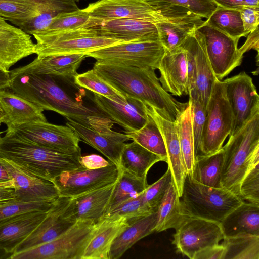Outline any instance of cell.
<instances>
[{
  "mask_svg": "<svg viewBox=\"0 0 259 259\" xmlns=\"http://www.w3.org/2000/svg\"><path fill=\"white\" fill-rule=\"evenodd\" d=\"M31 36L0 16V68L9 71L22 59L34 53Z\"/></svg>",
  "mask_w": 259,
  "mask_h": 259,
  "instance_id": "cell-23",
  "label": "cell"
},
{
  "mask_svg": "<svg viewBox=\"0 0 259 259\" xmlns=\"http://www.w3.org/2000/svg\"><path fill=\"white\" fill-rule=\"evenodd\" d=\"M80 0H76L77 2H78Z\"/></svg>",
  "mask_w": 259,
  "mask_h": 259,
  "instance_id": "cell-63",
  "label": "cell"
},
{
  "mask_svg": "<svg viewBox=\"0 0 259 259\" xmlns=\"http://www.w3.org/2000/svg\"><path fill=\"white\" fill-rule=\"evenodd\" d=\"M146 111L155 120L162 134L167 152L168 168L180 198L187 172L180 145L176 121L164 119L154 108L147 105Z\"/></svg>",
  "mask_w": 259,
  "mask_h": 259,
  "instance_id": "cell-21",
  "label": "cell"
},
{
  "mask_svg": "<svg viewBox=\"0 0 259 259\" xmlns=\"http://www.w3.org/2000/svg\"><path fill=\"white\" fill-rule=\"evenodd\" d=\"M240 193L244 201L259 204V162L253 165L243 177Z\"/></svg>",
  "mask_w": 259,
  "mask_h": 259,
  "instance_id": "cell-48",
  "label": "cell"
},
{
  "mask_svg": "<svg viewBox=\"0 0 259 259\" xmlns=\"http://www.w3.org/2000/svg\"><path fill=\"white\" fill-rule=\"evenodd\" d=\"M238 10L240 13L246 36L258 28L259 7L243 6Z\"/></svg>",
  "mask_w": 259,
  "mask_h": 259,
  "instance_id": "cell-50",
  "label": "cell"
},
{
  "mask_svg": "<svg viewBox=\"0 0 259 259\" xmlns=\"http://www.w3.org/2000/svg\"><path fill=\"white\" fill-rule=\"evenodd\" d=\"M158 69L159 81L166 91L177 96L188 94L186 50L183 43L165 52Z\"/></svg>",
  "mask_w": 259,
  "mask_h": 259,
  "instance_id": "cell-24",
  "label": "cell"
},
{
  "mask_svg": "<svg viewBox=\"0 0 259 259\" xmlns=\"http://www.w3.org/2000/svg\"><path fill=\"white\" fill-rule=\"evenodd\" d=\"M224 247L222 244L206 248L198 252L194 259H222Z\"/></svg>",
  "mask_w": 259,
  "mask_h": 259,
  "instance_id": "cell-53",
  "label": "cell"
},
{
  "mask_svg": "<svg viewBox=\"0 0 259 259\" xmlns=\"http://www.w3.org/2000/svg\"><path fill=\"white\" fill-rule=\"evenodd\" d=\"M55 201L25 202L15 199L1 204L0 225L7 220L25 213L50 209Z\"/></svg>",
  "mask_w": 259,
  "mask_h": 259,
  "instance_id": "cell-45",
  "label": "cell"
},
{
  "mask_svg": "<svg viewBox=\"0 0 259 259\" xmlns=\"http://www.w3.org/2000/svg\"><path fill=\"white\" fill-rule=\"evenodd\" d=\"M7 130L40 146L64 153L81 155L80 140L66 125H56L47 121L33 122Z\"/></svg>",
  "mask_w": 259,
  "mask_h": 259,
  "instance_id": "cell-15",
  "label": "cell"
},
{
  "mask_svg": "<svg viewBox=\"0 0 259 259\" xmlns=\"http://www.w3.org/2000/svg\"><path fill=\"white\" fill-rule=\"evenodd\" d=\"M172 180L171 174L168 168L158 180L149 185L143 192L144 202L153 212L157 211Z\"/></svg>",
  "mask_w": 259,
  "mask_h": 259,
  "instance_id": "cell-47",
  "label": "cell"
},
{
  "mask_svg": "<svg viewBox=\"0 0 259 259\" xmlns=\"http://www.w3.org/2000/svg\"><path fill=\"white\" fill-rule=\"evenodd\" d=\"M180 198L184 214L219 223L245 201L223 187H209L198 183L189 173Z\"/></svg>",
  "mask_w": 259,
  "mask_h": 259,
  "instance_id": "cell-6",
  "label": "cell"
},
{
  "mask_svg": "<svg viewBox=\"0 0 259 259\" xmlns=\"http://www.w3.org/2000/svg\"><path fill=\"white\" fill-rule=\"evenodd\" d=\"M14 185L15 199L25 202L55 201L59 197L54 183L32 175L11 161L0 158Z\"/></svg>",
  "mask_w": 259,
  "mask_h": 259,
  "instance_id": "cell-19",
  "label": "cell"
},
{
  "mask_svg": "<svg viewBox=\"0 0 259 259\" xmlns=\"http://www.w3.org/2000/svg\"><path fill=\"white\" fill-rule=\"evenodd\" d=\"M157 211L127 221L126 227L114 240L109 252V259H118L137 241L155 232Z\"/></svg>",
  "mask_w": 259,
  "mask_h": 259,
  "instance_id": "cell-30",
  "label": "cell"
},
{
  "mask_svg": "<svg viewBox=\"0 0 259 259\" xmlns=\"http://www.w3.org/2000/svg\"><path fill=\"white\" fill-rule=\"evenodd\" d=\"M39 13L35 0H0V16L10 22L28 19Z\"/></svg>",
  "mask_w": 259,
  "mask_h": 259,
  "instance_id": "cell-44",
  "label": "cell"
},
{
  "mask_svg": "<svg viewBox=\"0 0 259 259\" xmlns=\"http://www.w3.org/2000/svg\"><path fill=\"white\" fill-rule=\"evenodd\" d=\"M95 224L92 220H78L58 238L13 254L10 259H81Z\"/></svg>",
  "mask_w": 259,
  "mask_h": 259,
  "instance_id": "cell-8",
  "label": "cell"
},
{
  "mask_svg": "<svg viewBox=\"0 0 259 259\" xmlns=\"http://www.w3.org/2000/svg\"><path fill=\"white\" fill-rule=\"evenodd\" d=\"M232 125V113L223 81L216 79L206 106V117L198 152L213 153L223 147Z\"/></svg>",
  "mask_w": 259,
  "mask_h": 259,
  "instance_id": "cell-7",
  "label": "cell"
},
{
  "mask_svg": "<svg viewBox=\"0 0 259 259\" xmlns=\"http://www.w3.org/2000/svg\"><path fill=\"white\" fill-rule=\"evenodd\" d=\"M15 199L13 188L0 189V204Z\"/></svg>",
  "mask_w": 259,
  "mask_h": 259,
  "instance_id": "cell-55",
  "label": "cell"
},
{
  "mask_svg": "<svg viewBox=\"0 0 259 259\" xmlns=\"http://www.w3.org/2000/svg\"><path fill=\"white\" fill-rule=\"evenodd\" d=\"M165 50L160 41L123 42L87 53L102 63L158 69Z\"/></svg>",
  "mask_w": 259,
  "mask_h": 259,
  "instance_id": "cell-10",
  "label": "cell"
},
{
  "mask_svg": "<svg viewBox=\"0 0 259 259\" xmlns=\"http://www.w3.org/2000/svg\"><path fill=\"white\" fill-rule=\"evenodd\" d=\"M0 140V158L8 160L25 171L52 181L61 173L83 168L81 155L60 152L38 145L6 130Z\"/></svg>",
  "mask_w": 259,
  "mask_h": 259,
  "instance_id": "cell-3",
  "label": "cell"
},
{
  "mask_svg": "<svg viewBox=\"0 0 259 259\" xmlns=\"http://www.w3.org/2000/svg\"><path fill=\"white\" fill-rule=\"evenodd\" d=\"M70 200V197L59 196L44 220L17 246L12 255L51 241L71 228L77 221L67 210Z\"/></svg>",
  "mask_w": 259,
  "mask_h": 259,
  "instance_id": "cell-16",
  "label": "cell"
},
{
  "mask_svg": "<svg viewBox=\"0 0 259 259\" xmlns=\"http://www.w3.org/2000/svg\"><path fill=\"white\" fill-rule=\"evenodd\" d=\"M223 240L222 259H259V236H237Z\"/></svg>",
  "mask_w": 259,
  "mask_h": 259,
  "instance_id": "cell-40",
  "label": "cell"
},
{
  "mask_svg": "<svg viewBox=\"0 0 259 259\" xmlns=\"http://www.w3.org/2000/svg\"><path fill=\"white\" fill-rule=\"evenodd\" d=\"M204 38L207 55L216 78L221 80L240 65L244 54L249 50L245 44L238 48L239 39L202 24L197 28Z\"/></svg>",
  "mask_w": 259,
  "mask_h": 259,
  "instance_id": "cell-12",
  "label": "cell"
},
{
  "mask_svg": "<svg viewBox=\"0 0 259 259\" xmlns=\"http://www.w3.org/2000/svg\"><path fill=\"white\" fill-rule=\"evenodd\" d=\"M6 188H14L13 180L7 182H0V189Z\"/></svg>",
  "mask_w": 259,
  "mask_h": 259,
  "instance_id": "cell-59",
  "label": "cell"
},
{
  "mask_svg": "<svg viewBox=\"0 0 259 259\" xmlns=\"http://www.w3.org/2000/svg\"><path fill=\"white\" fill-rule=\"evenodd\" d=\"M191 123L196 156L198 152L202 130L206 117V108L195 92H190Z\"/></svg>",
  "mask_w": 259,
  "mask_h": 259,
  "instance_id": "cell-46",
  "label": "cell"
},
{
  "mask_svg": "<svg viewBox=\"0 0 259 259\" xmlns=\"http://www.w3.org/2000/svg\"><path fill=\"white\" fill-rule=\"evenodd\" d=\"M9 90L44 110L56 112L85 126L98 129L114 122L96 108L87 107L70 97L57 77L24 69L10 71Z\"/></svg>",
  "mask_w": 259,
  "mask_h": 259,
  "instance_id": "cell-1",
  "label": "cell"
},
{
  "mask_svg": "<svg viewBox=\"0 0 259 259\" xmlns=\"http://www.w3.org/2000/svg\"><path fill=\"white\" fill-rule=\"evenodd\" d=\"M84 9L90 18L84 26L116 19L149 21L181 22L202 19L189 10L162 0H98Z\"/></svg>",
  "mask_w": 259,
  "mask_h": 259,
  "instance_id": "cell-4",
  "label": "cell"
},
{
  "mask_svg": "<svg viewBox=\"0 0 259 259\" xmlns=\"http://www.w3.org/2000/svg\"><path fill=\"white\" fill-rule=\"evenodd\" d=\"M37 3L49 7L59 14L68 13L79 9L76 0H35Z\"/></svg>",
  "mask_w": 259,
  "mask_h": 259,
  "instance_id": "cell-51",
  "label": "cell"
},
{
  "mask_svg": "<svg viewBox=\"0 0 259 259\" xmlns=\"http://www.w3.org/2000/svg\"><path fill=\"white\" fill-rule=\"evenodd\" d=\"M222 81L232 113L230 137L259 112V96L252 78L244 71Z\"/></svg>",
  "mask_w": 259,
  "mask_h": 259,
  "instance_id": "cell-13",
  "label": "cell"
},
{
  "mask_svg": "<svg viewBox=\"0 0 259 259\" xmlns=\"http://www.w3.org/2000/svg\"><path fill=\"white\" fill-rule=\"evenodd\" d=\"M0 105L7 130L33 122L47 121L44 110L8 89L0 91Z\"/></svg>",
  "mask_w": 259,
  "mask_h": 259,
  "instance_id": "cell-26",
  "label": "cell"
},
{
  "mask_svg": "<svg viewBox=\"0 0 259 259\" xmlns=\"http://www.w3.org/2000/svg\"><path fill=\"white\" fill-rule=\"evenodd\" d=\"M116 182L71 198L67 208L69 214L76 221L92 220L97 223L105 212Z\"/></svg>",
  "mask_w": 259,
  "mask_h": 259,
  "instance_id": "cell-27",
  "label": "cell"
},
{
  "mask_svg": "<svg viewBox=\"0 0 259 259\" xmlns=\"http://www.w3.org/2000/svg\"><path fill=\"white\" fill-rule=\"evenodd\" d=\"M160 161L162 160L158 156L133 141L125 143L119 167L136 177L147 179L149 170Z\"/></svg>",
  "mask_w": 259,
  "mask_h": 259,
  "instance_id": "cell-32",
  "label": "cell"
},
{
  "mask_svg": "<svg viewBox=\"0 0 259 259\" xmlns=\"http://www.w3.org/2000/svg\"><path fill=\"white\" fill-rule=\"evenodd\" d=\"M85 28L91 29L98 37L126 42L160 41L155 24L141 20L113 19Z\"/></svg>",
  "mask_w": 259,
  "mask_h": 259,
  "instance_id": "cell-18",
  "label": "cell"
},
{
  "mask_svg": "<svg viewBox=\"0 0 259 259\" xmlns=\"http://www.w3.org/2000/svg\"><path fill=\"white\" fill-rule=\"evenodd\" d=\"M148 186L147 179L139 178L120 169L106 211L127 199L140 195Z\"/></svg>",
  "mask_w": 259,
  "mask_h": 259,
  "instance_id": "cell-39",
  "label": "cell"
},
{
  "mask_svg": "<svg viewBox=\"0 0 259 259\" xmlns=\"http://www.w3.org/2000/svg\"><path fill=\"white\" fill-rule=\"evenodd\" d=\"M186 8L192 13L208 19L218 6L212 0H162Z\"/></svg>",
  "mask_w": 259,
  "mask_h": 259,
  "instance_id": "cell-49",
  "label": "cell"
},
{
  "mask_svg": "<svg viewBox=\"0 0 259 259\" xmlns=\"http://www.w3.org/2000/svg\"><path fill=\"white\" fill-rule=\"evenodd\" d=\"M243 6L259 7V0H243Z\"/></svg>",
  "mask_w": 259,
  "mask_h": 259,
  "instance_id": "cell-58",
  "label": "cell"
},
{
  "mask_svg": "<svg viewBox=\"0 0 259 259\" xmlns=\"http://www.w3.org/2000/svg\"><path fill=\"white\" fill-rule=\"evenodd\" d=\"M220 224L224 238L259 236V204L244 201Z\"/></svg>",
  "mask_w": 259,
  "mask_h": 259,
  "instance_id": "cell-29",
  "label": "cell"
},
{
  "mask_svg": "<svg viewBox=\"0 0 259 259\" xmlns=\"http://www.w3.org/2000/svg\"><path fill=\"white\" fill-rule=\"evenodd\" d=\"M180 145L187 172L191 176L195 160L194 139L191 123L190 101L179 117L176 120Z\"/></svg>",
  "mask_w": 259,
  "mask_h": 259,
  "instance_id": "cell-38",
  "label": "cell"
},
{
  "mask_svg": "<svg viewBox=\"0 0 259 259\" xmlns=\"http://www.w3.org/2000/svg\"><path fill=\"white\" fill-rule=\"evenodd\" d=\"M0 258H8V257L5 254L0 252Z\"/></svg>",
  "mask_w": 259,
  "mask_h": 259,
  "instance_id": "cell-61",
  "label": "cell"
},
{
  "mask_svg": "<svg viewBox=\"0 0 259 259\" xmlns=\"http://www.w3.org/2000/svg\"><path fill=\"white\" fill-rule=\"evenodd\" d=\"M5 118V113L0 105V125L2 123H4Z\"/></svg>",
  "mask_w": 259,
  "mask_h": 259,
  "instance_id": "cell-60",
  "label": "cell"
},
{
  "mask_svg": "<svg viewBox=\"0 0 259 259\" xmlns=\"http://www.w3.org/2000/svg\"><path fill=\"white\" fill-rule=\"evenodd\" d=\"M93 69L125 97L138 100L154 108L163 118L175 122L188 105L174 98L162 87L155 70L98 62Z\"/></svg>",
  "mask_w": 259,
  "mask_h": 259,
  "instance_id": "cell-2",
  "label": "cell"
},
{
  "mask_svg": "<svg viewBox=\"0 0 259 259\" xmlns=\"http://www.w3.org/2000/svg\"><path fill=\"white\" fill-rule=\"evenodd\" d=\"M204 22L201 19L181 22H160L155 24L158 30L159 41L166 52L180 46Z\"/></svg>",
  "mask_w": 259,
  "mask_h": 259,
  "instance_id": "cell-34",
  "label": "cell"
},
{
  "mask_svg": "<svg viewBox=\"0 0 259 259\" xmlns=\"http://www.w3.org/2000/svg\"><path fill=\"white\" fill-rule=\"evenodd\" d=\"M126 98V102L117 103L93 93L91 100L98 110L114 123L124 128L125 131H136L147 121L146 105L136 99Z\"/></svg>",
  "mask_w": 259,
  "mask_h": 259,
  "instance_id": "cell-20",
  "label": "cell"
},
{
  "mask_svg": "<svg viewBox=\"0 0 259 259\" xmlns=\"http://www.w3.org/2000/svg\"><path fill=\"white\" fill-rule=\"evenodd\" d=\"M128 223L124 218H106L95 224L93 234L81 259H109L111 245Z\"/></svg>",
  "mask_w": 259,
  "mask_h": 259,
  "instance_id": "cell-25",
  "label": "cell"
},
{
  "mask_svg": "<svg viewBox=\"0 0 259 259\" xmlns=\"http://www.w3.org/2000/svg\"><path fill=\"white\" fill-rule=\"evenodd\" d=\"M2 133V132H0V140H1V139L2 138V137L1 136V135Z\"/></svg>",
  "mask_w": 259,
  "mask_h": 259,
  "instance_id": "cell-62",
  "label": "cell"
},
{
  "mask_svg": "<svg viewBox=\"0 0 259 259\" xmlns=\"http://www.w3.org/2000/svg\"><path fill=\"white\" fill-rule=\"evenodd\" d=\"M222 148L224 156L221 187L241 198L242 180L249 168L259 162V112L238 132L229 137Z\"/></svg>",
  "mask_w": 259,
  "mask_h": 259,
  "instance_id": "cell-5",
  "label": "cell"
},
{
  "mask_svg": "<svg viewBox=\"0 0 259 259\" xmlns=\"http://www.w3.org/2000/svg\"><path fill=\"white\" fill-rule=\"evenodd\" d=\"M148 114V113H147ZM130 139L158 156L162 161L167 162L165 145L162 134L153 118L148 114L145 124L140 129L124 131Z\"/></svg>",
  "mask_w": 259,
  "mask_h": 259,
  "instance_id": "cell-36",
  "label": "cell"
},
{
  "mask_svg": "<svg viewBox=\"0 0 259 259\" xmlns=\"http://www.w3.org/2000/svg\"><path fill=\"white\" fill-rule=\"evenodd\" d=\"M120 172L118 166L110 162L109 165L95 169L84 168L65 171L52 182L59 196L74 198L116 182Z\"/></svg>",
  "mask_w": 259,
  "mask_h": 259,
  "instance_id": "cell-14",
  "label": "cell"
},
{
  "mask_svg": "<svg viewBox=\"0 0 259 259\" xmlns=\"http://www.w3.org/2000/svg\"><path fill=\"white\" fill-rule=\"evenodd\" d=\"M156 211L157 220L155 229L156 232L175 228L185 214L172 180Z\"/></svg>",
  "mask_w": 259,
  "mask_h": 259,
  "instance_id": "cell-35",
  "label": "cell"
},
{
  "mask_svg": "<svg viewBox=\"0 0 259 259\" xmlns=\"http://www.w3.org/2000/svg\"><path fill=\"white\" fill-rule=\"evenodd\" d=\"M152 213L153 212L144 202L143 192L108 209L101 219L121 217L130 221Z\"/></svg>",
  "mask_w": 259,
  "mask_h": 259,
  "instance_id": "cell-43",
  "label": "cell"
},
{
  "mask_svg": "<svg viewBox=\"0 0 259 259\" xmlns=\"http://www.w3.org/2000/svg\"><path fill=\"white\" fill-rule=\"evenodd\" d=\"M10 80V71L0 68V91L9 89Z\"/></svg>",
  "mask_w": 259,
  "mask_h": 259,
  "instance_id": "cell-56",
  "label": "cell"
},
{
  "mask_svg": "<svg viewBox=\"0 0 259 259\" xmlns=\"http://www.w3.org/2000/svg\"><path fill=\"white\" fill-rule=\"evenodd\" d=\"M36 40L34 53L37 56L87 54L110 46L126 42L98 37L90 28L82 27L47 35H33Z\"/></svg>",
  "mask_w": 259,
  "mask_h": 259,
  "instance_id": "cell-9",
  "label": "cell"
},
{
  "mask_svg": "<svg viewBox=\"0 0 259 259\" xmlns=\"http://www.w3.org/2000/svg\"><path fill=\"white\" fill-rule=\"evenodd\" d=\"M204 23L234 38L239 39L246 36L238 10L218 6Z\"/></svg>",
  "mask_w": 259,
  "mask_h": 259,
  "instance_id": "cell-37",
  "label": "cell"
},
{
  "mask_svg": "<svg viewBox=\"0 0 259 259\" xmlns=\"http://www.w3.org/2000/svg\"><path fill=\"white\" fill-rule=\"evenodd\" d=\"M89 18L90 15L84 9L60 13L53 19L45 30L34 35L51 34L82 28L87 23Z\"/></svg>",
  "mask_w": 259,
  "mask_h": 259,
  "instance_id": "cell-42",
  "label": "cell"
},
{
  "mask_svg": "<svg viewBox=\"0 0 259 259\" xmlns=\"http://www.w3.org/2000/svg\"><path fill=\"white\" fill-rule=\"evenodd\" d=\"M73 79L77 85L117 103H123L127 100L122 94L101 78L93 69L77 74Z\"/></svg>",
  "mask_w": 259,
  "mask_h": 259,
  "instance_id": "cell-41",
  "label": "cell"
},
{
  "mask_svg": "<svg viewBox=\"0 0 259 259\" xmlns=\"http://www.w3.org/2000/svg\"><path fill=\"white\" fill-rule=\"evenodd\" d=\"M224 150L208 155H197L195 157L192 177L203 185L220 188L221 174L224 162Z\"/></svg>",
  "mask_w": 259,
  "mask_h": 259,
  "instance_id": "cell-33",
  "label": "cell"
},
{
  "mask_svg": "<svg viewBox=\"0 0 259 259\" xmlns=\"http://www.w3.org/2000/svg\"><path fill=\"white\" fill-rule=\"evenodd\" d=\"M12 180L8 171L0 162V182Z\"/></svg>",
  "mask_w": 259,
  "mask_h": 259,
  "instance_id": "cell-57",
  "label": "cell"
},
{
  "mask_svg": "<svg viewBox=\"0 0 259 259\" xmlns=\"http://www.w3.org/2000/svg\"><path fill=\"white\" fill-rule=\"evenodd\" d=\"M218 6L225 8L238 10L243 6V0H212Z\"/></svg>",
  "mask_w": 259,
  "mask_h": 259,
  "instance_id": "cell-54",
  "label": "cell"
},
{
  "mask_svg": "<svg viewBox=\"0 0 259 259\" xmlns=\"http://www.w3.org/2000/svg\"><path fill=\"white\" fill-rule=\"evenodd\" d=\"M216 79L207 55L203 35L197 29L195 80L193 88L189 92H196L205 108Z\"/></svg>",
  "mask_w": 259,
  "mask_h": 259,
  "instance_id": "cell-31",
  "label": "cell"
},
{
  "mask_svg": "<svg viewBox=\"0 0 259 259\" xmlns=\"http://www.w3.org/2000/svg\"><path fill=\"white\" fill-rule=\"evenodd\" d=\"M50 209L25 213L3 223L0 225V252L10 259L17 246L44 220Z\"/></svg>",
  "mask_w": 259,
  "mask_h": 259,
  "instance_id": "cell-22",
  "label": "cell"
},
{
  "mask_svg": "<svg viewBox=\"0 0 259 259\" xmlns=\"http://www.w3.org/2000/svg\"><path fill=\"white\" fill-rule=\"evenodd\" d=\"M66 125L71 128L83 141L106 156L110 162L119 166L120 157L130 138L125 134L112 130V126L95 129L85 126L70 118Z\"/></svg>",
  "mask_w": 259,
  "mask_h": 259,
  "instance_id": "cell-17",
  "label": "cell"
},
{
  "mask_svg": "<svg viewBox=\"0 0 259 259\" xmlns=\"http://www.w3.org/2000/svg\"><path fill=\"white\" fill-rule=\"evenodd\" d=\"M79 162L83 168L88 169H95L104 167L110 163V161L108 162L102 156L97 154L81 156Z\"/></svg>",
  "mask_w": 259,
  "mask_h": 259,
  "instance_id": "cell-52",
  "label": "cell"
},
{
  "mask_svg": "<svg viewBox=\"0 0 259 259\" xmlns=\"http://www.w3.org/2000/svg\"><path fill=\"white\" fill-rule=\"evenodd\" d=\"M172 244L191 259L200 251L219 244L224 236L219 223L185 214L175 228Z\"/></svg>",
  "mask_w": 259,
  "mask_h": 259,
  "instance_id": "cell-11",
  "label": "cell"
},
{
  "mask_svg": "<svg viewBox=\"0 0 259 259\" xmlns=\"http://www.w3.org/2000/svg\"><path fill=\"white\" fill-rule=\"evenodd\" d=\"M87 57V54L83 53L37 56L22 68L35 73L61 78H74L77 74V69Z\"/></svg>",
  "mask_w": 259,
  "mask_h": 259,
  "instance_id": "cell-28",
  "label": "cell"
}]
</instances>
